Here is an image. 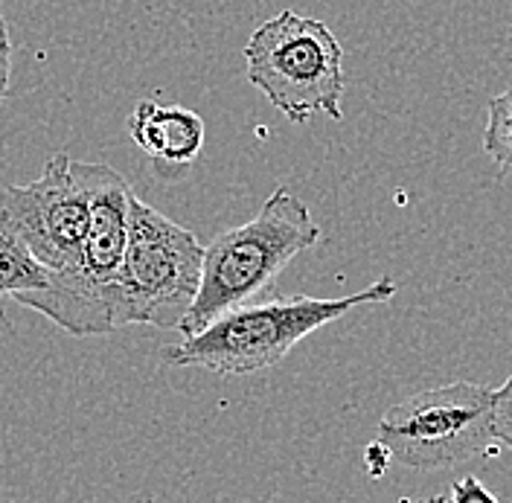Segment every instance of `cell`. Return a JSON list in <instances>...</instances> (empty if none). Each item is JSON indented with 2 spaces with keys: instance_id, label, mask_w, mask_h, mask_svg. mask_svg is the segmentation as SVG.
Here are the masks:
<instances>
[{
  "instance_id": "obj_1",
  "label": "cell",
  "mask_w": 512,
  "mask_h": 503,
  "mask_svg": "<svg viewBox=\"0 0 512 503\" xmlns=\"http://www.w3.org/2000/svg\"><path fill=\"white\" fill-rule=\"evenodd\" d=\"M399 285L382 277L350 297H271L233 309L201 332L163 349L172 367H198L216 376H251L277 367L288 352L318 329L355 309L390 303Z\"/></svg>"
},
{
  "instance_id": "obj_2",
  "label": "cell",
  "mask_w": 512,
  "mask_h": 503,
  "mask_svg": "<svg viewBox=\"0 0 512 503\" xmlns=\"http://www.w3.org/2000/svg\"><path fill=\"white\" fill-rule=\"evenodd\" d=\"M323 239L320 224L303 198L277 187L254 219L219 233L204 248L201 285L195 303L181 323V338H190L233 309L256 303L297 253Z\"/></svg>"
},
{
  "instance_id": "obj_3",
  "label": "cell",
  "mask_w": 512,
  "mask_h": 503,
  "mask_svg": "<svg viewBox=\"0 0 512 503\" xmlns=\"http://www.w3.org/2000/svg\"><path fill=\"white\" fill-rule=\"evenodd\" d=\"M73 178L88 195V236L79 268L47 288L15 297V303L44 315L73 338L117 332L114 285L123 268L131 227L134 189L108 163L73 160Z\"/></svg>"
},
{
  "instance_id": "obj_4",
  "label": "cell",
  "mask_w": 512,
  "mask_h": 503,
  "mask_svg": "<svg viewBox=\"0 0 512 503\" xmlns=\"http://www.w3.org/2000/svg\"><path fill=\"white\" fill-rule=\"evenodd\" d=\"M245 67L248 82L291 123H309L315 114L344 117V50L318 18L291 9L268 18L245 44Z\"/></svg>"
},
{
  "instance_id": "obj_5",
  "label": "cell",
  "mask_w": 512,
  "mask_h": 503,
  "mask_svg": "<svg viewBox=\"0 0 512 503\" xmlns=\"http://www.w3.org/2000/svg\"><path fill=\"white\" fill-rule=\"evenodd\" d=\"M204 248L184 224L134 198L123 268L114 285L117 329H181L201 285Z\"/></svg>"
},
{
  "instance_id": "obj_6",
  "label": "cell",
  "mask_w": 512,
  "mask_h": 503,
  "mask_svg": "<svg viewBox=\"0 0 512 503\" xmlns=\"http://www.w3.org/2000/svg\"><path fill=\"white\" fill-rule=\"evenodd\" d=\"M390 457L408 469L437 472L495 448V390L475 381L419 390L384 410L376 428Z\"/></svg>"
},
{
  "instance_id": "obj_7",
  "label": "cell",
  "mask_w": 512,
  "mask_h": 503,
  "mask_svg": "<svg viewBox=\"0 0 512 503\" xmlns=\"http://www.w3.org/2000/svg\"><path fill=\"white\" fill-rule=\"evenodd\" d=\"M0 221L27 245L50 280L70 277L88 236V195L73 178V160L59 152L35 181L0 189Z\"/></svg>"
},
{
  "instance_id": "obj_8",
  "label": "cell",
  "mask_w": 512,
  "mask_h": 503,
  "mask_svg": "<svg viewBox=\"0 0 512 503\" xmlns=\"http://www.w3.org/2000/svg\"><path fill=\"white\" fill-rule=\"evenodd\" d=\"M128 134L149 158L169 166H190L204 149V120L184 105L137 102L128 117Z\"/></svg>"
},
{
  "instance_id": "obj_9",
  "label": "cell",
  "mask_w": 512,
  "mask_h": 503,
  "mask_svg": "<svg viewBox=\"0 0 512 503\" xmlns=\"http://www.w3.org/2000/svg\"><path fill=\"white\" fill-rule=\"evenodd\" d=\"M50 277L38 265V259L27 251V245L0 221V303L15 300L21 294L47 288Z\"/></svg>"
},
{
  "instance_id": "obj_10",
  "label": "cell",
  "mask_w": 512,
  "mask_h": 503,
  "mask_svg": "<svg viewBox=\"0 0 512 503\" xmlns=\"http://www.w3.org/2000/svg\"><path fill=\"white\" fill-rule=\"evenodd\" d=\"M489 120L483 131V152L495 163L498 175H512V85L489 99Z\"/></svg>"
},
{
  "instance_id": "obj_11",
  "label": "cell",
  "mask_w": 512,
  "mask_h": 503,
  "mask_svg": "<svg viewBox=\"0 0 512 503\" xmlns=\"http://www.w3.org/2000/svg\"><path fill=\"white\" fill-rule=\"evenodd\" d=\"M451 503H501V498L495 492H489L483 486V480H478L475 474H466V477H457L451 483V492H448Z\"/></svg>"
},
{
  "instance_id": "obj_12",
  "label": "cell",
  "mask_w": 512,
  "mask_h": 503,
  "mask_svg": "<svg viewBox=\"0 0 512 503\" xmlns=\"http://www.w3.org/2000/svg\"><path fill=\"white\" fill-rule=\"evenodd\" d=\"M390 463H393V457H390V451H387V445H384L382 440L370 442V445L364 448V469H367V474H370L373 480L384 477V472L390 469Z\"/></svg>"
},
{
  "instance_id": "obj_13",
  "label": "cell",
  "mask_w": 512,
  "mask_h": 503,
  "mask_svg": "<svg viewBox=\"0 0 512 503\" xmlns=\"http://www.w3.org/2000/svg\"><path fill=\"white\" fill-rule=\"evenodd\" d=\"M495 440L512 448V413H498L495 410Z\"/></svg>"
},
{
  "instance_id": "obj_14",
  "label": "cell",
  "mask_w": 512,
  "mask_h": 503,
  "mask_svg": "<svg viewBox=\"0 0 512 503\" xmlns=\"http://www.w3.org/2000/svg\"><path fill=\"white\" fill-rule=\"evenodd\" d=\"M9 79H12V47L0 50V102L9 94Z\"/></svg>"
},
{
  "instance_id": "obj_15",
  "label": "cell",
  "mask_w": 512,
  "mask_h": 503,
  "mask_svg": "<svg viewBox=\"0 0 512 503\" xmlns=\"http://www.w3.org/2000/svg\"><path fill=\"white\" fill-rule=\"evenodd\" d=\"M495 410L498 413H512V376L495 390Z\"/></svg>"
},
{
  "instance_id": "obj_16",
  "label": "cell",
  "mask_w": 512,
  "mask_h": 503,
  "mask_svg": "<svg viewBox=\"0 0 512 503\" xmlns=\"http://www.w3.org/2000/svg\"><path fill=\"white\" fill-rule=\"evenodd\" d=\"M6 47H12V41H9V24H6V15H3V9H0V50H6Z\"/></svg>"
},
{
  "instance_id": "obj_17",
  "label": "cell",
  "mask_w": 512,
  "mask_h": 503,
  "mask_svg": "<svg viewBox=\"0 0 512 503\" xmlns=\"http://www.w3.org/2000/svg\"><path fill=\"white\" fill-rule=\"evenodd\" d=\"M422 503H451L448 495H440V498H431V501H422Z\"/></svg>"
}]
</instances>
